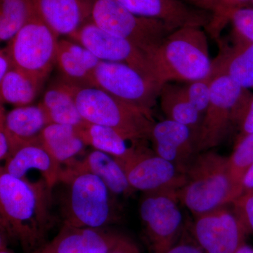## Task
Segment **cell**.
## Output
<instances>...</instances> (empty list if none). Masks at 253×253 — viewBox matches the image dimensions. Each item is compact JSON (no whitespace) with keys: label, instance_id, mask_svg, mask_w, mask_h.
Instances as JSON below:
<instances>
[{"label":"cell","instance_id":"obj_1","mask_svg":"<svg viewBox=\"0 0 253 253\" xmlns=\"http://www.w3.org/2000/svg\"><path fill=\"white\" fill-rule=\"evenodd\" d=\"M52 190L43 179L31 181L0 169V239L35 253L48 242L54 224Z\"/></svg>","mask_w":253,"mask_h":253},{"label":"cell","instance_id":"obj_2","mask_svg":"<svg viewBox=\"0 0 253 253\" xmlns=\"http://www.w3.org/2000/svg\"><path fill=\"white\" fill-rule=\"evenodd\" d=\"M185 175L177 196L195 217L232 204L244 192L231 175L228 157L211 150L195 156Z\"/></svg>","mask_w":253,"mask_h":253},{"label":"cell","instance_id":"obj_3","mask_svg":"<svg viewBox=\"0 0 253 253\" xmlns=\"http://www.w3.org/2000/svg\"><path fill=\"white\" fill-rule=\"evenodd\" d=\"M149 60L154 77L162 85L206 79L212 71L207 36L201 27L189 26L172 32Z\"/></svg>","mask_w":253,"mask_h":253},{"label":"cell","instance_id":"obj_4","mask_svg":"<svg viewBox=\"0 0 253 253\" xmlns=\"http://www.w3.org/2000/svg\"><path fill=\"white\" fill-rule=\"evenodd\" d=\"M59 83L72 95L86 122L111 128L133 144L149 140L156 123L152 111L128 104L99 88Z\"/></svg>","mask_w":253,"mask_h":253},{"label":"cell","instance_id":"obj_5","mask_svg":"<svg viewBox=\"0 0 253 253\" xmlns=\"http://www.w3.org/2000/svg\"><path fill=\"white\" fill-rule=\"evenodd\" d=\"M59 182L66 186L63 224L103 228L117 220L112 198L114 196L97 176L63 168Z\"/></svg>","mask_w":253,"mask_h":253},{"label":"cell","instance_id":"obj_6","mask_svg":"<svg viewBox=\"0 0 253 253\" xmlns=\"http://www.w3.org/2000/svg\"><path fill=\"white\" fill-rule=\"evenodd\" d=\"M211 99L196 141V154L209 151L225 140L253 95L225 75L211 78Z\"/></svg>","mask_w":253,"mask_h":253},{"label":"cell","instance_id":"obj_7","mask_svg":"<svg viewBox=\"0 0 253 253\" xmlns=\"http://www.w3.org/2000/svg\"><path fill=\"white\" fill-rule=\"evenodd\" d=\"M91 21L137 46L149 56L174 31L163 21L136 16L117 0H93Z\"/></svg>","mask_w":253,"mask_h":253},{"label":"cell","instance_id":"obj_8","mask_svg":"<svg viewBox=\"0 0 253 253\" xmlns=\"http://www.w3.org/2000/svg\"><path fill=\"white\" fill-rule=\"evenodd\" d=\"M59 36L35 15L6 46L13 66L42 86L56 63Z\"/></svg>","mask_w":253,"mask_h":253},{"label":"cell","instance_id":"obj_9","mask_svg":"<svg viewBox=\"0 0 253 253\" xmlns=\"http://www.w3.org/2000/svg\"><path fill=\"white\" fill-rule=\"evenodd\" d=\"M179 203L175 190L143 194L139 214L150 253H165L180 239L184 219Z\"/></svg>","mask_w":253,"mask_h":253},{"label":"cell","instance_id":"obj_10","mask_svg":"<svg viewBox=\"0 0 253 253\" xmlns=\"http://www.w3.org/2000/svg\"><path fill=\"white\" fill-rule=\"evenodd\" d=\"M93 79L94 87L149 111L159 99L163 86L126 63L105 61L95 69Z\"/></svg>","mask_w":253,"mask_h":253},{"label":"cell","instance_id":"obj_11","mask_svg":"<svg viewBox=\"0 0 253 253\" xmlns=\"http://www.w3.org/2000/svg\"><path fill=\"white\" fill-rule=\"evenodd\" d=\"M117 160L122 166L129 184L143 193L175 190L184 185L186 175L172 163L149 151L144 142L136 144L124 159Z\"/></svg>","mask_w":253,"mask_h":253},{"label":"cell","instance_id":"obj_12","mask_svg":"<svg viewBox=\"0 0 253 253\" xmlns=\"http://www.w3.org/2000/svg\"><path fill=\"white\" fill-rule=\"evenodd\" d=\"M68 38L85 46L101 61L126 63L146 77L156 80L149 56L144 51L129 42L101 29L90 19Z\"/></svg>","mask_w":253,"mask_h":253},{"label":"cell","instance_id":"obj_13","mask_svg":"<svg viewBox=\"0 0 253 253\" xmlns=\"http://www.w3.org/2000/svg\"><path fill=\"white\" fill-rule=\"evenodd\" d=\"M191 230L206 253H235L248 234L234 210L227 206L196 216Z\"/></svg>","mask_w":253,"mask_h":253},{"label":"cell","instance_id":"obj_14","mask_svg":"<svg viewBox=\"0 0 253 253\" xmlns=\"http://www.w3.org/2000/svg\"><path fill=\"white\" fill-rule=\"evenodd\" d=\"M137 248L127 236L103 228L63 224L57 235L35 253H114Z\"/></svg>","mask_w":253,"mask_h":253},{"label":"cell","instance_id":"obj_15","mask_svg":"<svg viewBox=\"0 0 253 253\" xmlns=\"http://www.w3.org/2000/svg\"><path fill=\"white\" fill-rule=\"evenodd\" d=\"M126 9L141 17L166 23L172 31L189 27L206 28L212 15L182 0H117Z\"/></svg>","mask_w":253,"mask_h":253},{"label":"cell","instance_id":"obj_16","mask_svg":"<svg viewBox=\"0 0 253 253\" xmlns=\"http://www.w3.org/2000/svg\"><path fill=\"white\" fill-rule=\"evenodd\" d=\"M149 140L155 154L172 163L184 174L197 154L196 138L191 129L171 120L155 123Z\"/></svg>","mask_w":253,"mask_h":253},{"label":"cell","instance_id":"obj_17","mask_svg":"<svg viewBox=\"0 0 253 253\" xmlns=\"http://www.w3.org/2000/svg\"><path fill=\"white\" fill-rule=\"evenodd\" d=\"M231 43L217 41L219 52L209 78L225 75L246 89L253 88V42L231 33Z\"/></svg>","mask_w":253,"mask_h":253},{"label":"cell","instance_id":"obj_18","mask_svg":"<svg viewBox=\"0 0 253 253\" xmlns=\"http://www.w3.org/2000/svg\"><path fill=\"white\" fill-rule=\"evenodd\" d=\"M62 169L39 138L21 145L1 168V170L17 178H26L30 171H38L51 190L59 183Z\"/></svg>","mask_w":253,"mask_h":253},{"label":"cell","instance_id":"obj_19","mask_svg":"<svg viewBox=\"0 0 253 253\" xmlns=\"http://www.w3.org/2000/svg\"><path fill=\"white\" fill-rule=\"evenodd\" d=\"M37 15L58 36L68 38L90 18L91 3L85 0H33Z\"/></svg>","mask_w":253,"mask_h":253},{"label":"cell","instance_id":"obj_20","mask_svg":"<svg viewBox=\"0 0 253 253\" xmlns=\"http://www.w3.org/2000/svg\"><path fill=\"white\" fill-rule=\"evenodd\" d=\"M101 60L79 43L70 40L58 42L56 63L63 81L81 86H94L93 75Z\"/></svg>","mask_w":253,"mask_h":253},{"label":"cell","instance_id":"obj_21","mask_svg":"<svg viewBox=\"0 0 253 253\" xmlns=\"http://www.w3.org/2000/svg\"><path fill=\"white\" fill-rule=\"evenodd\" d=\"M0 122L11 138L15 151L21 145L38 139L43 129L50 124L41 104L19 106L7 113L1 104Z\"/></svg>","mask_w":253,"mask_h":253},{"label":"cell","instance_id":"obj_22","mask_svg":"<svg viewBox=\"0 0 253 253\" xmlns=\"http://www.w3.org/2000/svg\"><path fill=\"white\" fill-rule=\"evenodd\" d=\"M75 170L90 172L99 177L113 196H129L135 191L117 160L111 155L94 149L82 160H74L65 165Z\"/></svg>","mask_w":253,"mask_h":253},{"label":"cell","instance_id":"obj_23","mask_svg":"<svg viewBox=\"0 0 253 253\" xmlns=\"http://www.w3.org/2000/svg\"><path fill=\"white\" fill-rule=\"evenodd\" d=\"M158 99L166 119L189 126L196 138V144L203 116L190 102L185 86L173 83H165Z\"/></svg>","mask_w":253,"mask_h":253},{"label":"cell","instance_id":"obj_24","mask_svg":"<svg viewBox=\"0 0 253 253\" xmlns=\"http://www.w3.org/2000/svg\"><path fill=\"white\" fill-rule=\"evenodd\" d=\"M39 139L61 166L76 160L86 146L78 129L68 125L50 123L42 131Z\"/></svg>","mask_w":253,"mask_h":253},{"label":"cell","instance_id":"obj_25","mask_svg":"<svg viewBox=\"0 0 253 253\" xmlns=\"http://www.w3.org/2000/svg\"><path fill=\"white\" fill-rule=\"evenodd\" d=\"M40 104L50 123L68 125L76 129L86 124L72 95L60 83L46 91Z\"/></svg>","mask_w":253,"mask_h":253},{"label":"cell","instance_id":"obj_26","mask_svg":"<svg viewBox=\"0 0 253 253\" xmlns=\"http://www.w3.org/2000/svg\"><path fill=\"white\" fill-rule=\"evenodd\" d=\"M77 129L86 146L111 155L118 160L124 159L129 156L137 144L128 146L126 139L108 126L86 122L84 126Z\"/></svg>","mask_w":253,"mask_h":253},{"label":"cell","instance_id":"obj_27","mask_svg":"<svg viewBox=\"0 0 253 253\" xmlns=\"http://www.w3.org/2000/svg\"><path fill=\"white\" fill-rule=\"evenodd\" d=\"M40 89L36 82L14 67L0 81L1 104L28 106L36 99Z\"/></svg>","mask_w":253,"mask_h":253},{"label":"cell","instance_id":"obj_28","mask_svg":"<svg viewBox=\"0 0 253 253\" xmlns=\"http://www.w3.org/2000/svg\"><path fill=\"white\" fill-rule=\"evenodd\" d=\"M36 14L33 0H0V41L9 42Z\"/></svg>","mask_w":253,"mask_h":253},{"label":"cell","instance_id":"obj_29","mask_svg":"<svg viewBox=\"0 0 253 253\" xmlns=\"http://www.w3.org/2000/svg\"><path fill=\"white\" fill-rule=\"evenodd\" d=\"M248 0H198L195 6L206 10L212 15L211 23L206 28L214 39H219L221 32L229 23L231 14Z\"/></svg>","mask_w":253,"mask_h":253},{"label":"cell","instance_id":"obj_30","mask_svg":"<svg viewBox=\"0 0 253 253\" xmlns=\"http://www.w3.org/2000/svg\"><path fill=\"white\" fill-rule=\"evenodd\" d=\"M228 163L233 179L243 187L245 174L253 163V134L238 137Z\"/></svg>","mask_w":253,"mask_h":253},{"label":"cell","instance_id":"obj_31","mask_svg":"<svg viewBox=\"0 0 253 253\" xmlns=\"http://www.w3.org/2000/svg\"><path fill=\"white\" fill-rule=\"evenodd\" d=\"M211 78L187 83L185 86L186 96L191 104L204 117L207 109L211 93Z\"/></svg>","mask_w":253,"mask_h":253},{"label":"cell","instance_id":"obj_32","mask_svg":"<svg viewBox=\"0 0 253 253\" xmlns=\"http://www.w3.org/2000/svg\"><path fill=\"white\" fill-rule=\"evenodd\" d=\"M229 23L232 25L233 33L253 42V9L240 8L236 9L231 14Z\"/></svg>","mask_w":253,"mask_h":253},{"label":"cell","instance_id":"obj_33","mask_svg":"<svg viewBox=\"0 0 253 253\" xmlns=\"http://www.w3.org/2000/svg\"><path fill=\"white\" fill-rule=\"evenodd\" d=\"M231 205L248 234H253V190L244 191Z\"/></svg>","mask_w":253,"mask_h":253},{"label":"cell","instance_id":"obj_34","mask_svg":"<svg viewBox=\"0 0 253 253\" xmlns=\"http://www.w3.org/2000/svg\"><path fill=\"white\" fill-rule=\"evenodd\" d=\"M236 126L240 131L238 137L253 134V95L240 113Z\"/></svg>","mask_w":253,"mask_h":253},{"label":"cell","instance_id":"obj_35","mask_svg":"<svg viewBox=\"0 0 253 253\" xmlns=\"http://www.w3.org/2000/svg\"><path fill=\"white\" fill-rule=\"evenodd\" d=\"M15 152L14 145L0 122V160L6 161Z\"/></svg>","mask_w":253,"mask_h":253},{"label":"cell","instance_id":"obj_36","mask_svg":"<svg viewBox=\"0 0 253 253\" xmlns=\"http://www.w3.org/2000/svg\"><path fill=\"white\" fill-rule=\"evenodd\" d=\"M163 253H206L204 250L194 241H189L179 239V241L173 245L166 252Z\"/></svg>","mask_w":253,"mask_h":253},{"label":"cell","instance_id":"obj_37","mask_svg":"<svg viewBox=\"0 0 253 253\" xmlns=\"http://www.w3.org/2000/svg\"><path fill=\"white\" fill-rule=\"evenodd\" d=\"M14 68L11 56L6 47L0 51V81Z\"/></svg>","mask_w":253,"mask_h":253},{"label":"cell","instance_id":"obj_38","mask_svg":"<svg viewBox=\"0 0 253 253\" xmlns=\"http://www.w3.org/2000/svg\"><path fill=\"white\" fill-rule=\"evenodd\" d=\"M242 186L244 191L253 190V163L245 174L243 179Z\"/></svg>","mask_w":253,"mask_h":253},{"label":"cell","instance_id":"obj_39","mask_svg":"<svg viewBox=\"0 0 253 253\" xmlns=\"http://www.w3.org/2000/svg\"><path fill=\"white\" fill-rule=\"evenodd\" d=\"M235 253H253V247L245 242L240 246Z\"/></svg>","mask_w":253,"mask_h":253},{"label":"cell","instance_id":"obj_40","mask_svg":"<svg viewBox=\"0 0 253 253\" xmlns=\"http://www.w3.org/2000/svg\"><path fill=\"white\" fill-rule=\"evenodd\" d=\"M0 253H16L10 249L9 245L6 244L4 240L0 239Z\"/></svg>","mask_w":253,"mask_h":253},{"label":"cell","instance_id":"obj_41","mask_svg":"<svg viewBox=\"0 0 253 253\" xmlns=\"http://www.w3.org/2000/svg\"><path fill=\"white\" fill-rule=\"evenodd\" d=\"M114 253H140L139 252V248H136V249L124 250V251H120L118 252Z\"/></svg>","mask_w":253,"mask_h":253},{"label":"cell","instance_id":"obj_42","mask_svg":"<svg viewBox=\"0 0 253 253\" xmlns=\"http://www.w3.org/2000/svg\"><path fill=\"white\" fill-rule=\"evenodd\" d=\"M241 8H251V9H253V0H248Z\"/></svg>","mask_w":253,"mask_h":253},{"label":"cell","instance_id":"obj_43","mask_svg":"<svg viewBox=\"0 0 253 253\" xmlns=\"http://www.w3.org/2000/svg\"><path fill=\"white\" fill-rule=\"evenodd\" d=\"M187 1H190V2L192 3V4L195 6V4H196V2H197L198 0H187Z\"/></svg>","mask_w":253,"mask_h":253},{"label":"cell","instance_id":"obj_44","mask_svg":"<svg viewBox=\"0 0 253 253\" xmlns=\"http://www.w3.org/2000/svg\"><path fill=\"white\" fill-rule=\"evenodd\" d=\"M85 1H88V2H90L92 4L93 0H85Z\"/></svg>","mask_w":253,"mask_h":253}]
</instances>
